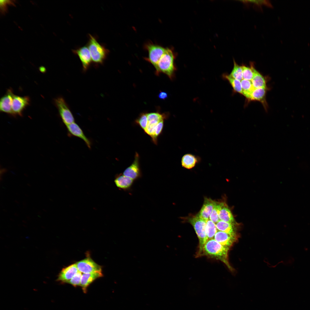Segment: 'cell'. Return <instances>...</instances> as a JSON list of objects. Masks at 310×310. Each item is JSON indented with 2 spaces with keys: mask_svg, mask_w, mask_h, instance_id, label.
<instances>
[{
  "mask_svg": "<svg viewBox=\"0 0 310 310\" xmlns=\"http://www.w3.org/2000/svg\"><path fill=\"white\" fill-rule=\"evenodd\" d=\"M250 67L242 65L243 79L251 81L253 76V71L252 68V64H251Z\"/></svg>",
  "mask_w": 310,
  "mask_h": 310,
  "instance_id": "28",
  "label": "cell"
},
{
  "mask_svg": "<svg viewBox=\"0 0 310 310\" xmlns=\"http://www.w3.org/2000/svg\"><path fill=\"white\" fill-rule=\"evenodd\" d=\"M135 122L144 131L148 122L147 113H142L135 120Z\"/></svg>",
  "mask_w": 310,
  "mask_h": 310,
  "instance_id": "30",
  "label": "cell"
},
{
  "mask_svg": "<svg viewBox=\"0 0 310 310\" xmlns=\"http://www.w3.org/2000/svg\"><path fill=\"white\" fill-rule=\"evenodd\" d=\"M252 68L253 76L251 81L254 88H267L266 81L264 76L255 69L253 64Z\"/></svg>",
  "mask_w": 310,
  "mask_h": 310,
  "instance_id": "20",
  "label": "cell"
},
{
  "mask_svg": "<svg viewBox=\"0 0 310 310\" xmlns=\"http://www.w3.org/2000/svg\"><path fill=\"white\" fill-rule=\"evenodd\" d=\"M224 203L215 202L214 208L210 214L209 219L216 224L220 221L219 214Z\"/></svg>",
  "mask_w": 310,
  "mask_h": 310,
  "instance_id": "25",
  "label": "cell"
},
{
  "mask_svg": "<svg viewBox=\"0 0 310 310\" xmlns=\"http://www.w3.org/2000/svg\"><path fill=\"white\" fill-rule=\"evenodd\" d=\"M238 234L232 235L218 230L215 234L214 239L218 242L230 249L238 241Z\"/></svg>",
  "mask_w": 310,
  "mask_h": 310,
  "instance_id": "8",
  "label": "cell"
},
{
  "mask_svg": "<svg viewBox=\"0 0 310 310\" xmlns=\"http://www.w3.org/2000/svg\"><path fill=\"white\" fill-rule=\"evenodd\" d=\"M167 94L165 92H161L158 94L159 98L161 99H165L167 98Z\"/></svg>",
  "mask_w": 310,
  "mask_h": 310,
  "instance_id": "36",
  "label": "cell"
},
{
  "mask_svg": "<svg viewBox=\"0 0 310 310\" xmlns=\"http://www.w3.org/2000/svg\"><path fill=\"white\" fill-rule=\"evenodd\" d=\"M62 120L66 125L74 122L73 115L65 100L62 97H59L55 100Z\"/></svg>",
  "mask_w": 310,
  "mask_h": 310,
  "instance_id": "5",
  "label": "cell"
},
{
  "mask_svg": "<svg viewBox=\"0 0 310 310\" xmlns=\"http://www.w3.org/2000/svg\"><path fill=\"white\" fill-rule=\"evenodd\" d=\"M216 224L218 230L232 235L237 234L235 224L220 220Z\"/></svg>",
  "mask_w": 310,
  "mask_h": 310,
  "instance_id": "21",
  "label": "cell"
},
{
  "mask_svg": "<svg viewBox=\"0 0 310 310\" xmlns=\"http://www.w3.org/2000/svg\"><path fill=\"white\" fill-rule=\"evenodd\" d=\"M163 126L164 120L160 122L156 126L154 136L152 139L153 142L155 144H157V138L161 133L163 129Z\"/></svg>",
  "mask_w": 310,
  "mask_h": 310,
  "instance_id": "34",
  "label": "cell"
},
{
  "mask_svg": "<svg viewBox=\"0 0 310 310\" xmlns=\"http://www.w3.org/2000/svg\"><path fill=\"white\" fill-rule=\"evenodd\" d=\"M234 66L229 75L232 77L241 81L243 80L242 66L238 65L233 59Z\"/></svg>",
  "mask_w": 310,
  "mask_h": 310,
  "instance_id": "27",
  "label": "cell"
},
{
  "mask_svg": "<svg viewBox=\"0 0 310 310\" xmlns=\"http://www.w3.org/2000/svg\"><path fill=\"white\" fill-rule=\"evenodd\" d=\"M102 272L91 273H83L82 276L80 286L84 293L87 292L89 286L96 279L102 277Z\"/></svg>",
  "mask_w": 310,
  "mask_h": 310,
  "instance_id": "16",
  "label": "cell"
},
{
  "mask_svg": "<svg viewBox=\"0 0 310 310\" xmlns=\"http://www.w3.org/2000/svg\"><path fill=\"white\" fill-rule=\"evenodd\" d=\"M72 51L79 58L82 64L83 71H86L92 62L90 53L88 46H84L76 49L73 50Z\"/></svg>",
  "mask_w": 310,
  "mask_h": 310,
  "instance_id": "9",
  "label": "cell"
},
{
  "mask_svg": "<svg viewBox=\"0 0 310 310\" xmlns=\"http://www.w3.org/2000/svg\"><path fill=\"white\" fill-rule=\"evenodd\" d=\"M229 249L224 246L214 239H208L204 245L202 255L220 260L224 263L231 271L233 269L229 263L228 251Z\"/></svg>",
  "mask_w": 310,
  "mask_h": 310,
  "instance_id": "1",
  "label": "cell"
},
{
  "mask_svg": "<svg viewBox=\"0 0 310 310\" xmlns=\"http://www.w3.org/2000/svg\"><path fill=\"white\" fill-rule=\"evenodd\" d=\"M244 3L253 4L258 6L266 5L271 7L272 5L271 3L267 0H243L241 1Z\"/></svg>",
  "mask_w": 310,
  "mask_h": 310,
  "instance_id": "32",
  "label": "cell"
},
{
  "mask_svg": "<svg viewBox=\"0 0 310 310\" xmlns=\"http://www.w3.org/2000/svg\"><path fill=\"white\" fill-rule=\"evenodd\" d=\"M87 46L89 50L92 62L94 64H102L106 59L109 50L100 43L96 37L89 34Z\"/></svg>",
  "mask_w": 310,
  "mask_h": 310,
  "instance_id": "3",
  "label": "cell"
},
{
  "mask_svg": "<svg viewBox=\"0 0 310 310\" xmlns=\"http://www.w3.org/2000/svg\"><path fill=\"white\" fill-rule=\"evenodd\" d=\"M30 99L28 96H21L14 95L12 102L13 115H21L25 108L29 105Z\"/></svg>",
  "mask_w": 310,
  "mask_h": 310,
  "instance_id": "10",
  "label": "cell"
},
{
  "mask_svg": "<svg viewBox=\"0 0 310 310\" xmlns=\"http://www.w3.org/2000/svg\"><path fill=\"white\" fill-rule=\"evenodd\" d=\"M148 121H155L160 122L164 120L166 117L165 115L161 114L158 113H147Z\"/></svg>",
  "mask_w": 310,
  "mask_h": 310,
  "instance_id": "31",
  "label": "cell"
},
{
  "mask_svg": "<svg viewBox=\"0 0 310 310\" xmlns=\"http://www.w3.org/2000/svg\"><path fill=\"white\" fill-rule=\"evenodd\" d=\"M82 273L78 272L67 283H69L74 287L80 286L81 279L82 276Z\"/></svg>",
  "mask_w": 310,
  "mask_h": 310,
  "instance_id": "33",
  "label": "cell"
},
{
  "mask_svg": "<svg viewBox=\"0 0 310 310\" xmlns=\"http://www.w3.org/2000/svg\"><path fill=\"white\" fill-rule=\"evenodd\" d=\"M241 83L243 95L249 100L251 95L255 89L251 81L243 79Z\"/></svg>",
  "mask_w": 310,
  "mask_h": 310,
  "instance_id": "23",
  "label": "cell"
},
{
  "mask_svg": "<svg viewBox=\"0 0 310 310\" xmlns=\"http://www.w3.org/2000/svg\"><path fill=\"white\" fill-rule=\"evenodd\" d=\"M13 4V2L11 1L2 0L0 1V7L2 12H4L6 9L7 5Z\"/></svg>",
  "mask_w": 310,
  "mask_h": 310,
  "instance_id": "35",
  "label": "cell"
},
{
  "mask_svg": "<svg viewBox=\"0 0 310 310\" xmlns=\"http://www.w3.org/2000/svg\"><path fill=\"white\" fill-rule=\"evenodd\" d=\"M188 220L193 226L199 239V248L197 256H200L202 255L204 246L208 240L206 231L207 222L200 218L197 215L189 217Z\"/></svg>",
  "mask_w": 310,
  "mask_h": 310,
  "instance_id": "4",
  "label": "cell"
},
{
  "mask_svg": "<svg viewBox=\"0 0 310 310\" xmlns=\"http://www.w3.org/2000/svg\"><path fill=\"white\" fill-rule=\"evenodd\" d=\"M79 271L83 273L102 272V267L96 263L89 256L76 263Z\"/></svg>",
  "mask_w": 310,
  "mask_h": 310,
  "instance_id": "7",
  "label": "cell"
},
{
  "mask_svg": "<svg viewBox=\"0 0 310 310\" xmlns=\"http://www.w3.org/2000/svg\"><path fill=\"white\" fill-rule=\"evenodd\" d=\"M159 122L155 121H148L145 132L152 139L153 137L157 125Z\"/></svg>",
  "mask_w": 310,
  "mask_h": 310,
  "instance_id": "29",
  "label": "cell"
},
{
  "mask_svg": "<svg viewBox=\"0 0 310 310\" xmlns=\"http://www.w3.org/2000/svg\"><path fill=\"white\" fill-rule=\"evenodd\" d=\"M175 58L172 50L169 48H166L165 52L158 63L156 69V73L162 72L166 74L170 79H172L176 70L174 64Z\"/></svg>",
  "mask_w": 310,
  "mask_h": 310,
  "instance_id": "2",
  "label": "cell"
},
{
  "mask_svg": "<svg viewBox=\"0 0 310 310\" xmlns=\"http://www.w3.org/2000/svg\"><path fill=\"white\" fill-rule=\"evenodd\" d=\"M266 89L263 88L254 89L251 95L249 100L260 102L265 108H266L267 105L266 100Z\"/></svg>",
  "mask_w": 310,
  "mask_h": 310,
  "instance_id": "19",
  "label": "cell"
},
{
  "mask_svg": "<svg viewBox=\"0 0 310 310\" xmlns=\"http://www.w3.org/2000/svg\"><path fill=\"white\" fill-rule=\"evenodd\" d=\"M215 202L210 198H205L203 206L197 215L200 218L207 222L209 219Z\"/></svg>",
  "mask_w": 310,
  "mask_h": 310,
  "instance_id": "14",
  "label": "cell"
},
{
  "mask_svg": "<svg viewBox=\"0 0 310 310\" xmlns=\"http://www.w3.org/2000/svg\"><path fill=\"white\" fill-rule=\"evenodd\" d=\"M201 161L199 157L191 154H187L182 157L181 163L182 166L187 169L194 168Z\"/></svg>",
  "mask_w": 310,
  "mask_h": 310,
  "instance_id": "17",
  "label": "cell"
},
{
  "mask_svg": "<svg viewBox=\"0 0 310 310\" xmlns=\"http://www.w3.org/2000/svg\"><path fill=\"white\" fill-rule=\"evenodd\" d=\"M148 51V57L145 60L150 63L156 69L158 63L162 55L165 52L166 48L157 44L148 43L145 45Z\"/></svg>",
  "mask_w": 310,
  "mask_h": 310,
  "instance_id": "6",
  "label": "cell"
},
{
  "mask_svg": "<svg viewBox=\"0 0 310 310\" xmlns=\"http://www.w3.org/2000/svg\"><path fill=\"white\" fill-rule=\"evenodd\" d=\"M123 174L133 180L137 179L141 177V172L139 163V155L137 152L133 162L125 169Z\"/></svg>",
  "mask_w": 310,
  "mask_h": 310,
  "instance_id": "11",
  "label": "cell"
},
{
  "mask_svg": "<svg viewBox=\"0 0 310 310\" xmlns=\"http://www.w3.org/2000/svg\"><path fill=\"white\" fill-rule=\"evenodd\" d=\"M66 126L70 134L82 139L85 142L88 147L90 148V142L85 136L81 129L77 124L74 122L66 125Z\"/></svg>",
  "mask_w": 310,
  "mask_h": 310,
  "instance_id": "15",
  "label": "cell"
},
{
  "mask_svg": "<svg viewBox=\"0 0 310 310\" xmlns=\"http://www.w3.org/2000/svg\"><path fill=\"white\" fill-rule=\"evenodd\" d=\"M114 182L118 188L127 190L131 188L133 184V180L123 174H120L115 177Z\"/></svg>",
  "mask_w": 310,
  "mask_h": 310,
  "instance_id": "18",
  "label": "cell"
},
{
  "mask_svg": "<svg viewBox=\"0 0 310 310\" xmlns=\"http://www.w3.org/2000/svg\"><path fill=\"white\" fill-rule=\"evenodd\" d=\"M222 76L224 78L228 81L235 92L243 94L241 81L232 77L229 74H224Z\"/></svg>",
  "mask_w": 310,
  "mask_h": 310,
  "instance_id": "24",
  "label": "cell"
},
{
  "mask_svg": "<svg viewBox=\"0 0 310 310\" xmlns=\"http://www.w3.org/2000/svg\"><path fill=\"white\" fill-rule=\"evenodd\" d=\"M14 95L11 90H7L6 94L1 98L0 100L1 111L13 115L12 104Z\"/></svg>",
  "mask_w": 310,
  "mask_h": 310,
  "instance_id": "13",
  "label": "cell"
},
{
  "mask_svg": "<svg viewBox=\"0 0 310 310\" xmlns=\"http://www.w3.org/2000/svg\"><path fill=\"white\" fill-rule=\"evenodd\" d=\"M218 230L216 224L209 219L206 222V233L208 239H214Z\"/></svg>",
  "mask_w": 310,
  "mask_h": 310,
  "instance_id": "26",
  "label": "cell"
},
{
  "mask_svg": "<svg viewBox=\"0 0 310 310\" xmlns=\"http://www.w3.org/2000/svg\"><path fill=\"white\" fill-rule=\"evenodd\" d=\"M219 218L220 220L235 224V220L230 210L224 203L220 211Z\"/></svg>",
  "mask_w": 310,
  "mask_h": 310,
  "instance_id": "22",
  "label": "cell"
},
{
  "mask_svg": "<svg viewBox=\"0 0 310 310\" xmlns=\"http://www.w3.org/2000/svg\"><path fill=\"white\" fill-rule=\"evenodd\" d=\"M78 271L75 263L71 264L63 268L58 276L57 280L67 283Z\"/></svg>",
  "mask_w": 310,
  "mask_h": 310,
  "instance_id": "12",
  "label": "cell"
}]
</instances>
